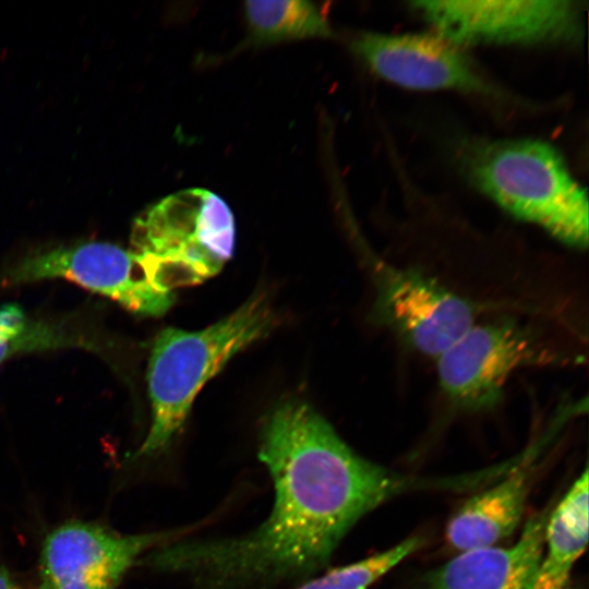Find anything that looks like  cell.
I'll list each match as a JSON object with an SVG mask.
<instances>
[{"label":"cell","instance_id":"obj_10","mask_svg":"<svg viewBox=\"0 0 589 589\" xmlns=\"http://www.w3.org/2000/svg\"><path fill=\"white\" fill-rule=\"evenodd\" d=\"M352 49L377 75L405 87L493 92L456 45L442 36L364 32L353 39Z\"/></svg>","mask_w":589,"mask_h":589},{"label":"cell","instance_id":"obj_5","mask_svg":"<svg viewBox=\"0 0 589 589\" xmlns=\"http://www.w3.org/2000/svg\"><path fill=\"white\" fill-rule=\"evenodd\" d=\"M564 358L531 326L508 317L477 322L435 360L449 402L479 412L501 402L507 382L521 368L554 365Z\"/></svg>","mask_w":589,"mask_h":589},{"label":"cell","instance_id":"obj_2","mask_svg":"<svg viewBox=\"0 0 589 589\" xmlns=\"http://www.w3.org/2000/svg\"><path fill=\"white\" fill-rule=\"evenodd\" d=\"M276 317L256 292L219 322L197 332L168 327L153 345L147 370L152 424L136 456L165 449L182 429L194 398L239 351L265 337Z\"/></svg>","mask_w":589,"mask_h":589},{"label":"cell","instance_id":"obj_3","mask_svg":"<svg viewBox=\"0 0 589 589\" xmlns=\"http://www.w3.org/2000/svg\"><path fill=\"white\" fill-rule=\"evenodd\" d=\"M461 165L476 187L513 216L576 248L588 244V197L561 154L538 140H480Z\"/></svg>","mask_w":589,"mask_h":589},{"label":"cell","instance_id":"obj_7","mask_svg":"<svg viewBox=\"0 0 589 589\" xmlns=\"http://www.w3.org/2000/svg\"><path fill=\"white\" fill-rule=\"evenodd\" d=\"M372 262L377 321L419 353L436 359L478 322L469 299L416 271Z\"/></svg>","mask_w":589,"mask_h":589},{"label":"cell","instance_id":"obj_16","mask_svg":"<svg viewBox=\"0 0 589 589\" xmlns=\"http://www.w3.org/2000/svg\"><path fill=\"white\" fill-rule=\"evenodd\" d=\"M422 543L420 537L408 538L381 553L313 576L291 589H368Z\"/></svg>","mask_w":589,"mask_h":589},{"label":"cell","instance_id":"obj_6","mask_svg":"<svg viewBox=\"0 0 589 589\" xmlns=\"http://www.w3.org/2000/svg\"><path fill=\"white\" fill-rule=\"evenodd\" d=\"M412 7L457 44L567 43L581 35V11L567 0L413 1Z\"/></svg>","mask_w":589,"mask_h":589},{"label":"cell","instance_id":"obj_17","mask_svg":"<svg viewBox=\"0 0 589 589\" xmlns=\"http://www.w3.org/2000/svg\"><path fill=\"white\" fill-rule=\"evenodd\" d=\"M526 589H577L570 574L562 573L546 565L543 560Z\"/></svg>","mask_w":589,"mask_h":589},{"label":"cell","instance_id":"obj_4","mask_svg":"<svg viewBox=\"0 0 589 589\" xmlns=\"http://www.w3.org/2000/svg\"><path fill=\"white\" fill-rule=\"evenodd\" d=\"M236 225L227 203L204 189L176 192L135 218L130 251L160 290L197 285L231 259Z\"/></svg>","mask_w":589,"mask_h":589},{"label":"cell","instance_id":"obj_15","mask_svg":"<svg viewBox=\"0 0 589 589\" xmlns=\"http://www.w3.org/2000/svg\"><path fill=\"white\" fill-rule=\"evenodd\" d=\"M244 12L251 39L255 44L327 37L332 34L326 15L310 1H247Z\"/></svg>","mask_w":589,"mask_h":589},{"label":"cell","instance_id":"obj_9","mask_svg":"<svg viewBox=\"0 0 589 589\" xmlns=\"http://www.w3.org/2000/svg\"><path fill=\"white\" fill-rule=\"evenodd\" d=\"M179 532L122 534L83 521L65 522L44 540L40 589H116L127 572Z\"/></svg>","mask_w":589,"mask_h":589},{"label":"cell","instance_id":"obj_13","mask_svg":"<svg viewBox=\"0 0 589 589\" xmlns=\"http://www.w3.org/2000/svg\"><path fill=\"white\" fill-rule=\"evenodd\" d=\"M65 348L100 351L101 345L73 323L34 317L13 304L0 308V364L19 353Z\"/></svg>","mask_w":589,"mask_h":589},{"label":"cell","instance_id":"obj_1","mask_svg":"<svg viewBox=\"0 0 589 589\" xmlns=\"http://www.w3.org/2000/svg\"><path fill=\"white\" fill-rule=\"evenodd\" d=\"M259 457L274 486L267 518L230 538L176 539L140 561L185 578L188 589H275L327 567L350 529L414 489L410 479L357 454L311 406L284 401L264 420Z\"/></svg>","mask_w":589,"mask_h":589},{"label":"cell","instance_id":"obj_18","mask_svg":"<svg viewBox=\"0 0 589 589\" xmlns=\"http://www.w3.org/2000/svg\"><path fill=\"white\" fill-rule=\"evenodd\" d=\"M0 589H23L0 565Z\"/></svg>","mask_w":589,"mask_h":589},{"label":"cell","instance_id":"obj_12","mask_svg":"<svg viewBox=\"0 0 589 589\" xmlns=\"http://www.w3.org/2000/svg\"><path fill=\"white\" fill-rule=\"evenodd\" d=\"M530 482V471L518 468L469 498L447 525V545L459 553L496 545L512 534L524 514Z\"/></svg>","mask_w":589,"mask_h":589},{"label":"cell","instance_id":"obj_11","mask_svg":"<svg viewBox=\"0 0 589 589\" xmlns=\"http://www.w3.org/2000/svg\"><path fill=\"white\" fill-rule=\"evenodd\" d=\"M551 508L532 515L513 545L459 552L428 574L421 589H526L543 560Z\"/></svg>","mask_w":589,"mask_h":589},{"label":"cell","instance_id":"obj_14","mask_svg":"<svg viewBox=\"0 0 589 589\" xmlns=\"http://www.w3.org/2000/svg\"><path fill=\"white\" fill-rule=\"evenodd\" d=\"M588 471L573 483L564 497L550 510L545 530L543 562L562 573L570 574L575 562L588 543Z\"/></svg>","mask_w":589,"mask_h":589},{"label":"cell","instance_id":"obj_8","mask_svg":"<svg viewBox=\"0 0 589 589\" xmlns=\"http://www.w3.org/2000/svg\"><path fill=\"white\" fill-rule=\"evenodd\" d=\"M52 278L73 281L142 315H163L175 301V293L156 287L130 250L105 242L33 253L10 269L3 283L16 285Z\"/></svg>","mask_w":589,"mask_h":589}]
</instances>
